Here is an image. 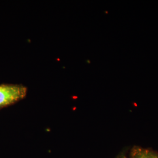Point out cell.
<instances>
[{
    "mask_svg": "<svg viewBox=\"0 0 158 158\" xmlns=\"http://www.w3.org/2000/svg\"><path fill=\"white\" fill-rule=\"evenodd\" d=\"M135 158H158V156L146 150L136 149L134 152Z\"/></svg>",
    "mask_w": 158,
    "mask_h": 158,
    "instance_id": "cell-2",
    "label": "cell"
},
{
    "mask_svg": "<svg viewBox=\"0 0 158 158\" xmlns=\"http://www.w3.org/2000/svg\"><path fill=\"white\" fill-rule=\"evenodd\" d=\"M27 88L21 85H0V109L8 107L23 99Z\"/></svg>",
    "mask_w": 158,
    "mask_h": 158,
    "instance_id": "cell-1",
    "label": "cell"
}]
</instances>
